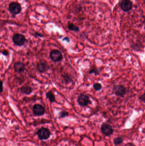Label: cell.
<instances>
[{
  "label": "cell",
  "mask_w": 145,
  "mask_h": 146,
  "mask_svg": "<svg viewBox=\"0 0 145 146\" xmlns=\"http://www.w3.org/2000/svg\"><path fill=\"white\" fill-rule=\"evenodd\" d=\"M68 28L70 31H72L76 32L80 31V29L79 27L75 25L72 23H70L68 24Z\"/></svg>",
  "instance_id": "14"
},
{
  "label": "cell",
  "mask_w": 145,
  "mask_h": 146,
  "mask_svg": "<svg viewBox=\"0 0 145 146\" xmlns=\"http://www.w3.org/2000/svg\"><path fill=\"white\" fill-rule=\"evenodd\" d=\"M123 139L122 137H117L115 138L114 139V144L115 146L119 145L123 142Z\"/></svg>",
  "instance_id": "17"
},
{
  "label": "cell",
  "mask_w": 145,
  "mask_h": 146,
  "mask_svg": "<svg viewBox=\"0 0 145 146\" xmlns=\"http://www.w3.org/2000/svg\"><path fill=\"white\" fill-rule=\"evenodd\" d=\"M62 76L64 80L65 83L66 84H70L71 82H72V79L68 74H65Z\"/></svg>",
  "instance_id": "15"
},
{
  "label": "cell",
  "mask_w": 145,
  "mask_h": 146,
  "mask_svg": "<svg viewBox=\"0 0 145 146\" xmlns=\"http://www.w3.org/2000/svg\"><path fill=\"white\" fill-rule=\"evenodd\" d=\"M46 97L49 100V101L51 103H54L56 102L55 96L51 91H49L46 93Z\"/></svg>",
  "instance_id": "13"
},
{
  "label": "cell",
  "mask_w": 145,
  "mask_h": 146,
  "mask_svg": "<svg viewBox=\"0 0 145 146\" xmlns=\"http://www.w3.org/2000/svg\"><path fill=\"white\" fill-rule=\"evenodd\" d=\"M33 112L34 115L36 116L43 115L45 112V110L44 107L41 105L39 104H35L33 107Z\"/></svg>",
  "instance_id": "9"
},
{
  "label": "cell",
  "mask_w": 145,
  "mask_h": 146,
  "mask_svg": "<svg viewBox=\"0 0 145 146\" xmlns=\"http://www.w3.org/2000/svg\"><path fill=\"white\" fill-rule=\"evenodd\" d=\"M20 90L22 93L26 95H30L33 91L32 87L29 86H22L20 88Z\"/></svg>",
  "instance_id": "12"
},
{
  "label": "cell",
  "mask_w": 145,
  "mask_h": 146,
  "mask_svg": "<svg viewBox=\"0 0 145 146\" xmlns=\"http://www.w3.org/2000/svg\"><path fill=\"white\" fill-rule=\"evenodd\" d=\"M133 3L130 0H123L121 4V8L123 11L129 12L133 9Z\"/></svg>",
  "instance_id": "10"
},
{
  "label": "cell",
  "mask_w": 145,
  "mask_h": 146,
  "mask_svg": "<svg viewBox=\"0 0 145 146\" xmlns=\"http://www.w3.org/2000/svg\"><path fill=\"white\" fill-rule=\"evenodd\" d=\"M113 91L116 96L120 98H123L127 94V88L121 85H116L113 88Z\"/></svg>",
  "instance_id": "2"
},
{
  "label": "cell",
  "mask_w": 145,
  "mask_h": 146,
  "mask_svg": "<svg viewBox=\"0 0 145 146\" xmlns=\"http://www.w3.org/2000/svg\"><path fill=\"white\" fill-rule=\"evenodd\" d=\"M9 9L11 14L17 15L21 12V7L18 3L12 2L9 4Z\"/></svg>",
  "instance_id": "5"
},
{
  "label": "cell",
  "mask_w": 145,
  "mask_h": 146,
  "mask_svg": "<svg viewBox=\"0 0 145 146\" xmlns=\"http://www.w3.org/2000/svg\"><path fill=\"white\" fill-rule=\"evenodd\" d=\"M1 53L5 56H7L9 55V52L8 50H3L2 51H1Z\"/></svg>",
  "instance_id": "21"
},
{
  "label": "cell",
  "mask_w": 145,
  "mask_h": 146,
  "mask_svg": "<svg viewBox=\"0 0 145 146\" xmlns=\"http://www.w3.org/2000/svg\"><path fill=\"white\" fill-rule=\"evenodd\" d=\"M14 69L15 72L21 73L24 72L26 69L24 63L21 62H17L14 64Z\"/></svg>",
  "instance_id": "11"
},
{
  "label": "cell",
  "mask_w": 145,
  "mask_h": 146,
  "mask_svg": "<svg viewBox=\"0 0 145 146\" xmlns=\"http://www.w3.org/2000/svg\"><path fill=\"white\" fill-rule=\"evenodd\" d=\"M50 59L54 62H60L63 60L62 53L58 50H53L51 51L49 55Z\"/></svg>",
  "instance_id": "6"
},
{
  "label": "cell",
  "mask_w": 145,
  "mask_h": 146,
  "mask_svg": "<svg viewBox=\"0 0 145 146\" xmlns=\"http://www.w3.org/2000/svg\"><path fill=\"white\" fill-rule=\"evenodd\" d=\"M36 68L39 72L44 73L49 69V66L47 61L42 59L40 60L37 63Z\"/></svg>",
  "instance_id": "4"
},
{
  "label": "cell",
  "mask_w": 145,
  "mask_h": 146,
  "mask_svg": "<svg viewBox=\"0 0 145 146\" xmlns=\"http://www.w3.org/2000/svg\"><path fill=\"white\" fill-rule=\"evenodd\" d=\"M77 102L81 107H86L92 104L89 97L84 94H81L79 95L77 98Z\"/></svg>",
  "instance_id": "3"
},
{
  "label": "cell",
  "mask_w": 145,
  "mask_h": 146,
  "mask_svg": "<svg viewBox=\"0 0 145 146\" xmlns=\"http://www.w3.org/2000/svg\"><path fill=\"white\" fill-rule=\"evenodd\" d=\"M100 73V71L99 70L98 68L94 66H93L91 69H89V74H94L95 76L98 75H99Z\"/></svg>",
  "instance_id": "16"
},
{
  "label": "cell",
  "mask_w": 145,
  "mask_h": 146,
  "mask_svg": "<svg viewBox=\"0 0 145 146\" xmlns=\"http://www.w3.org/2000/svg\"><path fill=\"white\" fill-rule=\"evenodd\" d=\"M26 41L25 36L20 33H16L12 37V42L16 46H23Z\"/></svg>",
  "instance_id": "1"
},
{
  "label": "cell",
  "mask_w": 145,
  "mask_h": 146,
  "mask_svg": "<svg viewBox=\"0 0 145 146\" xmlns=\"http://www.w3.org/2000/svg\"><path fill=\"white\" fill-rule=\"evenodd\" d=\"M50 134L49 130L45 128H41L37 132V136L41 140L47 139L50 137Z\"/></svg>",
  "instance_id": "7"
},
{
  "label": "cell",
  "mask_w": 145,
  "mask_h": 146,
  "mask_svg": "<svg viewBox=\"0 0 145 146\" xmlns=\"http://www.w3.org/2000/svg\"><path fill=\"white\" fill-rule=\"evenodd\" d=\"M3 90V82L2 80H0V93L2 92Z\"/></svg>",
  "instance_id": "22"
},
{
  "label": "cell",
  "mask_w": 145,
  "mask_h": 146,
  "mask_svg": "<svg viewBox=\"0 0 145 146\" xmlns=\"http://www.w3.org/2000/svg\"><path fill=\"white\" fill-rule=\"evenodd\" d=\"M145 93H143V94H141L139 96L138 98L142 102L145 103Z\"/></svg>",
  "instance_id": "20"
},
{
  "label": "cell",
  "mask_w": 145,
  "mask_h": 146,
  "mask_svg": "<svg viewBox=\"0 0 145 146\" xmlns=\"http://www.w3.org/2000/svg\"><path fill=\"white\" fill-rule=\"evenodd\" d=\"M93 88L94 89V90L96 91H99L102 89V85L100 83H94L93 84Z\"/></svg>",
  "instance_id": "18"
},
{
  "label": "cell",
  "mask_w": 145,
  "mask_h": 146,
  "mask_svg": "<svg viewBox=\"0 0 145 146\" xmlns=\"http://www.w3.org/2000/svg\"><path fill=\"white\" fill-rule=\"evenodd\" d=\"M63 41H66L67 42L69 43L70 42V38L68 37H65L63 39Z\"/></svg>",
  "instance_id": "23"
},
{
  "label": "cell",
  "mask_w": 145,
  "mask_h": 146,
  "mask_svg": "<svg viewBox=\"0 0 145 146\" xmlns=\"http://www.w3.org/2000/svg\"><path fill=\"white\" fill-rule=\"evenodd\" d=\"M101 130L103 134L106 136H110L113 134L114 129L112 127L110 124L104 123L101 127Z\"/></svg>",
  "instance_id": "8"
},
{
  "label": "cell",
  "mask_w": 145,
  "mask_h": 146,
  "mask_svg": "<svg viewBox=\"0 0 145 146\" xmlns=\"http://www.w3.org/2000/svg\"><path fill=\"white\" fill-rule=\"evenodd\" d=\"M58 115L59 117L60 118H64L69 116V112L63 110L60 112Z\"/></svg>",
  "instance_id": "19"
},
{
  "label": "cell",
  "mask_w": 145,
  "mask_h": 146,
  "mask_svg": "<svg viewBox=\"0 0 145 146\" xmlns=\"http://www.w3.org/2000/svg\"><path fill=\"white\" fill-rule=\"evenodd\" d=\"M35 36H37L38 37H43V35L41 33H39L36 32L35 34Z\"/></svg>",
  "instance_id": "24"
}]
</instances>
